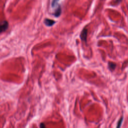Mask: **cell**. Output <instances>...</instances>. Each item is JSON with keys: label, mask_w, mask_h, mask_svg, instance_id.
Masks as SVG:
<instances>
[{"label": "cell", "mask_w": 128, "mask_h": 128, "mask_svg": "<svg viewBox=\"0 0 128 128\" xmlns=\"http://www.w3.org/2000/svg\"><path fill=\"white\" fill-rule=\"evenodd\" d=\"M8 27V23L7 21H4L0 25V33L5 31Z\"/></svg>", "instance_id": "1"}, {"label": "cell", "mask_w": 128, "mask_h": 128, "mask_svg": "<svg viewBox=\"0 0 128 128\" xmlns=\"http://www.w3.org/2000/svg\"><path fill=\"white\" fill-rule=\"evenodd\" d=\"M44 22L45 24L48 26H52L55 23V21L49 19H46Z\"/></svg>", "instance_id": "2"}, {"label": "cell", "mask_w": 128, "mask_h": 128, "mask_svg": "<svg viewBox=\"0 0 128 128\" xmlns=\"http://www.w3.org/2000/svg\"><path fill=\"white\" fill-rule=\"evenodd\" d=\"M61 13H62V10H61V7L59 6V7L57 8V9L54 13V16L56 17H59L61 14Z\"/></svg>", "instance_id": "3"}, {"label": "cell", "mask_w": 128, "mask_h": 128, "mask_svg": "<svg viewBox=\"0 0 128 128\" xmlns=\"http://www.w3.org/2000/svg\"><path fill=\"white\" fill-rule=\"evenodd\" d=\"M87 30H83V31L82 32V39H83V40H86V36H87Z\"/></svg>", "instance_id": "4"}, {"label": "cell", "mask_w": 128, "mask_h": 128, "mask_svg": "<svg viewBox=\"0 0 128 128\" xmlns=\"http://www.w3.org/2000/svg\"><path fill=\"white\" fill-rule=\"evenodd\" d=\"M59 1V0H53L52 3V7H55L56 6V5L57 4Z\"/></svg>", "instance_id": "5"}, {"label": "cell", "mask_w": 128, "mask_h": 128, "mask_svg": "<svg viewBox=\"0 0 128 128\" xmlns=\"http://www.w3.org/2000/svg\"><path fill=\"white\" fill-rule=\"evenodd\" d=\"M115 67H116V65L114 64L111 63L109 64V68L111 70H114L115 68Z\"/></svg>", "instance_id": "6"}]
</instances>
